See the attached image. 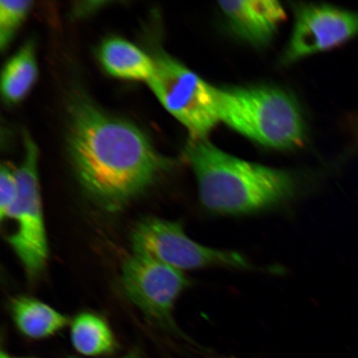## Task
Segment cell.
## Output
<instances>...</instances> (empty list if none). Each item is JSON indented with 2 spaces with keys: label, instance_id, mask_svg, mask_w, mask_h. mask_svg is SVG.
<instances>
[{
  "label": "cell",
  "instance_id": "obj_1",
  "mask_svg": "<svg viewBox=\"0 0 358 358\" xmlns=\"http://www.w3.org/2000/svg\"><path fill=\"white\" fill-rule=\"evenodd\" d=\"M67 148L80 182L115 211L136 198L169 168L141 129L80 97L70 106Z\"/></svg>",
  "mask_w": 358,
  "mask_h": 358
},
{
  "label": "cell",
  "instance_id": "obj_8",
  "mask_svg": "<svg viewBox=\"0 0 358 358\" xmlns=\"http://www.w3.org/2000/svg\"><path fill=\"white\" fill-rule=\"evenodd\" d=\"M358 36V12L328 4H304L297 8L284 61L328 51Z\"/></svg>",
  "mask_w": 358,
  "mask_h": 358
},
{
  "label": "cell",
  "instance_id": "obj_3",
  "mask_svg": "<svg viewBox=\"0 0 358 358\" xmlns=\"http://www.w3.org/2000/svg\"><path fill=\"white\" fill-rule=\"evenodd\" d=\"M219 120L258 144L276 150L302 145L304 124L297 103L278 88H216Z\"/></svg>",
  "mask_w": 358,
  "mask_h": 358
},
{
  "label": "cell",
  "instance_id": "obj_7",
  "mask_svg": "<svg viewBox=\"0 0 358 358\" xmlns=\"http://www.w3.org/2000/svg\"><path fill=\"white\" fill-rule=\"evenodd\" d=\"M122 285L127 297L147 316L176 329L174 306L190 280L177 268L134 253L122 266Z\"/></svg>",
  "mask_w": 358,
  "mask_h": 358
},
{
  "label": "cell",
  "instance_id": "obj_5",
  "mask_svg": "<svg viewBox=\"0 0 358 358\" xmlns=\"http://www.w3.org/2000/svg\"><path fill=\"white\" fill-rule=\"evenodd\" d=\"M155 71L149 86L165 109L201 140L219 120L216 87L165 53L154 58Z\"/></svg>",
  "mask_w": 358,
  "mask_h": 358
},
{
  "label": "cell",
  "instance_id": "obj_6",
  "mask_svg": "<svg viewBox=\"0 0 358 358\" xmlns=\"http://www.w3.org/2000/svg\"><path fill=\"white\" fill-rule=\"evenodd\" d=\"M24 159L16 170L19 196L6 217L17 227L7 240L27 274L34 278L46 266L48 245L38 176V150L29 134L24 133Z\"/></svg>",
  "mask_w": 358,
  "mask_h": 358
},
{
  "label": "cell",
  "instance_id": "obj_2",
  "mask_svg": "<svg viewBox=\"0 0 358 358\" xmlns=\"http://www.w3.org/2000/svg\"><path fill=\"white\" fill-rule=\"evenodd\" d=\"M186 158L198 182L201 206L220 216H246L279 209L297 198L294 173L248 162L201 138L192 140Z\"/></svg>",
  "mask_w": 358,
  "mask_h": 358
},
{
  "label": "cell",
  "instance_id": "obj_11",
  "mask_svg": "<svg viewBox=\"0 0 358 358\" xmlns=\"http://www.w3.org/2000/svg\"><path fill=\"white\" fill-rule=\"evenodd\" d=\"M10 308L17 329L31 338L49 337L69 324V320L62 313L34 298H15Z\"/></svg>",
  "mask_w": 358,
  "mask_h": 358
},
{
  "label": "cell",
  "instance_id": "obj_4",
  "mask_svg": "<svg viewBox=\"0 0 358 358\" xmlns=\"http://www.w3.org/2000/svg\"><path fill=\"white\" fill-rule=\"evenodd\" d=\"M131 241L134 253L181 271L206 268L252 271L255 268L241 253L196 243L185 234L179 222L155 217L143 219L134 228Z\"/></svg>",
  "mask_w": 358,
  "mask_h": 358
},
{
  "label": "cell",
  "instance_id": "obj_13",
  "mask_svg": "<svg viewBox=\"0 0 358 358\" xmlns=\"http://www.w3.org/2000/svg\"><path fill=\"white\" fill-rule=\"evenodd\" d=\"M71 338L74 348L87 356L104 355L115 346L109 326L101 317L90 313H80L75 317Z\"/></svg>",
  "mask_w": 358,
  "mask_h": 358
},
{
  "label": "cell",
  "instance_id": "obj_14",
  "mask_svg": "<svg viewBox=\"0 0 358 358\" xmlns=\"http://www.w3.org/2000/svg\"><path fill=\"white\" fill-rule=\"evenodd\" d=\"M33 2L0 1V48L2 50L8 47L28 15Z\"/></svg>",
  "mask_w": 358,
  "mask_h": 358
},
{
  "label": "cell",
  "instance_id": "obj_15",
  "mask_svg": "<svg viewBox=\"0 0 358 358\" xmlns=\"http://www.w3.org/2000/svg\"><path fill=\"white\" fill-rule=\"evenodd\" d=\"M19 196L16 170L2 164L0 172V218L4 220Z\"/></svg>",
  "mask_w": 358,
  "mask_h": 358
},
{
  "label": "cell",
  "instance_id": "obj_10",
  "mask_svg": "<svg viewBox=\"0 0 358 358\" xmlns=\"http://www.w3.org/2000/svg\"><path fill=\"white\" fill-rule=\"evenodd\" d=\"M99 55L103 67L115 78L148 83L154 74V58L127 40L107 39L101 44Z\"/></svg>",
  "mask_w": 358,
  "mask_h": 358
},
{
  "label": "cell",
  "instance_id": "obj_16",
  "mask_svg": "<svg viewBox=\"0 0 358 358\" xmlns=\"http://www.w3.org/2000/svg\"><path fill=\"white\" fill-rule=\"evenodd\" d=\"M0 358H12V357L8 356V355H6V353H4L3 352H2L1 357H0Z\"/></svg>",
  "mask_w": 358,
  "mask_h": 358
},
{
  "label": "cell",
  "instance_id": "obj_9",
  "mask_svg": "<svg viewBox=\"0 0 358 358\" xmlns=\"http://www.w3.org/2000/svg\"><path fill=\"white\" fill-rule=\"evenodd\" d=\"M218 6L232 31L255 46L270 42L286 17L280 3L271 0L221 1Z\"/></svg>",
  "mask_w": 358,
  "mask_h": 358
},
{
  "label": "cell",
  "instance_id": "obj_12",
  "mask_svg": "<svg viewBox=\"0 0 358 358\" xmlns=\"http://www.w3.org/2000/svg\"><path fill=\"white\" fill-rule=\"evenodd\" d=\"M38 76L34 47L28 43L7 62L2 73L1 92L4 101L15 104L24 99Z\"/></svg>",
  "mask_w": 358,
  "mask_h": 358
},
{
  "label": "cell",
  "instance_id": "obj_17",
  "mask_svg": "<svg viewBox=\"0 0 358 358\" xmlns=\"http://www.w3.org/2000/svg\"><path fill=\"white\" fill-rule=\"evenodd\" d=\"M125 358H136V357H125Z\"/></svg>",
  "mask_w": 358,
  "mask_h": 358
}]
</instances>
